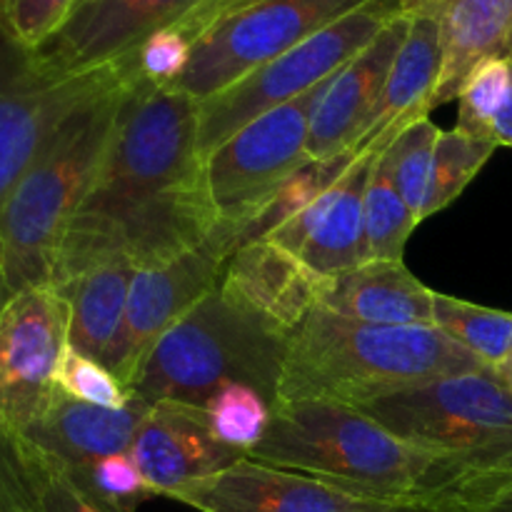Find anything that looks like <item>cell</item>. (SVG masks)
<instances>
[{
  "mask_svg": "<svg viewBox=\"0 0 512 512\" xmlns=\"http://www.w3.org/2000/svg\"><path fill=\"white\" fill-rule=\"evenodd\" d=\"M198 133V100L138 75L130 80L103 160L65 230L55 288L110 260L135 270L163 265L218 228Z\"/></svg>",
  "mask_w": 512,
  "mask_h": 512,
  "instance_id": "obj_1",
  "label": "cell"
},
{
  "mask_svg": "<svg viewBox=\"0 0 512 512\" xmlns=\"http://www.w3.org/2000/svg\"><path fill=\"white\" fill-rule=\"evenodd\" d=\"M248 458L293 470L360 500L430 512H478L493 485L438 453L418 448L353 405L278 403Z\"/></svg>",
  "mask_w": 512,
  "mask_h": 512,
  "instance_id": "obj_2",
  "label": "cell"
},
{
  "mask_svg": "<svg viewBox=\"0 0 512 512\" xmlns=\"http://www.w3.org/2000/svg\"><path fill=\"white\" fill-rule=\"evenodd\" d=\"M490 368L435 325H373L315 308L285 340L278 403L360 405L453 373Z\"/></svg>",
  "mask_w": 512,
  "mask_h": 512,
  "instance_id": "obj_3",
  "label": "cell"
},
{
  "mask_svg": "<svg viewBox=\"0 0 512 512\" xmlns=\"http://www.w3.org/2000/svg\"><path fill=\"white\" fill-rule=\"evenodd\" d=\"M135 68L75 105L48 135L10 193L0 215V263L8 300L38 285H53L65 230L83 203L108 148L120 100Z\"/></svg>",
  "mask_w": 512,
  "mask_h": 512,
  "instance_id": "obj_4",
  "label": "cell"
},
{
  "mask_svg": "<svg viewBox=\"0 0 512 512\" xmlns=\"http://www.w3.org/2000/svg\"><path fill=\"white\" fill-rule=\"evenodd\" d=\"M285 340L215 288L153 345L130 393L145 403L173 400L205 408L223 385L245 383L275 408Z\"/></svg>",
  "mask_w": 512,
  "mask_h": 512,
  "instance_id": "obj_5",
  "label": "cell"
},
{
  "mask_svg": "<svg viewBox=\"0 0 512 512\" xmlns=\"http://www.w3.org/2000/svg\"><path fill=\"white\" fill-rule=\"evenodd\" d=\"M358 410L398 438L465 465L495 495L512 483V388L495 368L410 385Z\"/></svg>",
  "mask_w": 512,
  "mask_h": 512,
  "instance_id": "obj_6",
  "label": "cell"
},
{
  "mask_svg": "<svg viewBox=\"0 0 512 512\" xmlns=\"http://www.w3.org/2000/svg\"><path fill=\"white\" fill-rule=\"evenodd\" d=\"M400 13V0H370L363 8L310 35L288 53L260 65L230 88L198 103V143L203 158H208L250 120L290 100L303 98L325 83L360 50L368 48L380 30Z\"/></svg>",
  "mask_w": 512,
  "mask_h": 512,
  "instance_id": "obj_7",
  "label": "cell"
},
{
  "mask_svg": "<svg viewBox=\"0 0 512 512\" xmlns=\"http://www.w3.org/2000/svg\"><path fill=\"white\" fill-rule=\"evenodd\" d=\"M370 0H248L210 23L173 88L203 103Z\"/></svg>",
  "mask_w": 512,
  "mask_h": 512,
  "instance_id": "obj_8",
  "label": "cell"
},
{
  "mask_svg": "<svg viewBox=\"0 0 512 512\" xmlns=\"http://www.w3.org/2000/svg\"><path fill=\"white\" fill-rule=\"evenodd\" d=\"M133 68V58H128L90 73H55L35 58L33 50H25L0 30V215L60 120ZM5 303L8 293L0 263V308Z\"/></svg>",
  "mask_w": 512,
  "mask_h": 512,
  "instance_id": "obj_9",
  "label": "cell"
},
{
  "mask_svg": "<svg viewBox=\"0 0 512 512\" xmlns=\"http://www.w3.org/2000/svg\"><path fill=\"white\" fill-rule=\"evenodd\" d=\"M315 90L260 118L230 135L205 158L210 198L220 223L238 233L245 220L263 205L295 170L308 163L310 108Z\"/></svg>",
  "mask_w": 512,
  "mask_h": 512,
  "instance_id": "obj_10",
  "label": "cell"
},
{
  "mask_svg": "<svg viewBox=\"0 0 512 512\" xmlns=\"http://www.w3.org/2000/svg\"><path fill=\"white\" fill-rule=\"evenodd\" d=\"M70 345V305L55 285L15 293L0 308V425L33 428L58 395L55 375Z\"/></svg>",
  "mask_w": 512,
  "mask_h": 512,
  "instance_id": "obj_11",
  "label": "cell"
},
{
  "mask_svg": "<svg viewBox=\"0 0 512 512\" xmlns=\"http://www.w3.org/2000/svg\"><path fill=\"white\" fill-rule=\"evenodd\" d=\"M235 250V233L218 220V228L198 248L163 265L135 270L123 333L108 360V368L128 390L153 345L218 288Z\"/></svg>",
  "mask_w": 512,
  "mask_h": 512,
  "instance_id": "obj_12",
  "label": "cell"
},
{
  "mask_svg": "<svg viewBox=\"0 0 512 512\" xmlns=\"http://www.w3.org/2000/svg\"><path fill=\"white\" fill-rule=\"evenodd\" d=\"M203 0H78L58 33L33 50L55 73L78 75L133 58L158 30L180 23Z\"/></svg>",
  "mask_w": 512,
  "mask_h": 512,
  "instance_id": "obj_13",
  "label": "cell"
},
{
  "mask_svg": "<svg viewBox=\"0 0 512 512\" xmlns=\"http://www.w3.org/2000/svg\"><path fill=\"white\" fill-rule=\"evenodd\" d=\"M168 500L198 512H368L378 508V503L355 498L323 480L253 458L185 485Z\"/></svg>",
  "mask_w": 512,
  "mask_h": 512,
  "instance_id": "obj_14",
  "label": "cell"
},
{
  "mask_svg": "<svg viewBox=\"0 0 512 512\" xmlns=\"http://www.w3.org/2000/svg\"><path fill=\"white\" fill-rule=\"evenodd\" d=\"M130 458L158 498L210 478L248 458L215 438L205 408L160 400L150 403L130 445Z\"/></svg>",
  "mask_w": 512,
  "mask_h": 512,
  "instance_id": "obj_15",
  "label": "cell"
},
{
  "mask_svg": "<svg viewBox=\"0 0 512 512\" xmlns=\"http://www.w3.org/2000/svg\"><path fill=\"white\" fill-rule=\"evenodd\" d=\"M375 155H360L303 213L280 225L268 240L303 260L320 278H335L368 263L365 185Z\"/></svg>",
  "mask_w": 512,
  "mask_h": 512,
  "instance_id": "obj_16",
  "label": "cell"
},
{
  "mask_svg": "<svg viewBox=\"0 0 512 512\" xmlns=\"http://www.w3.org/2000/svg\"><path fill=\"white\" fill-rule=\"evenodd\" d=\"M323 280L290 250L265 238L230 255L218 288L235 308L288 338L318 308Z\"/></svg>",
  "mask_w": 512,
  "mask_h": 512,
  "instance_id": "obj_17",
  "label": "cell"
},
{
  "mask_svg": "<svg viewBox=\"0 0 512 512\" xmlns=\"http://www.w3.org/2000/svg\"><path fill=\"white\" fill-rule=\"evenodd\" d=\"M408 25L410 18L400 13L380 30L368 48L315 88L308 135L310 160L333 158L353 150L365 120L378 103L390 65L408 35Z\"/></svg>",
  "mask_w": 512,
  "mask_h": 512,
  "instance_id": "obj_18",
  "label": "cell"
},
{
  "mask_svg": "<svg viewBox=\"0 0 512 512\" xmlns=\"http://www.w3.org/2000/svg\"><path fill=\"white\" fill-rule=\"evenodd\" d=\"M443 73V20L433 15L410 18L408 35L395 55L373 113L365 120L353 150L383 155L410 125L435 108V90Z\"/></svg>",
  "mask_w": 512,
  "mask_h": 512,
  "instance_id": "obj_19",
  "label": "cell"
},
{
  "mask_svg": "<svg viewBox=\"0 0 512 512\" xmlns=\"http://www.w3.org/2000/svg\"><path fill=\"white\" fill-rule=\"evenodd\" d=\"M150 403L135 398L125 408L80 403L58 390L43 418L23 433L30 445L65 470L83 468L110 455L130 453Z\"/></svg>",
  "mask_w": 512,
  "mask_h": 512,
  "instance_id": "obj_20",
  "label": "cell"
},
{
  "mask_svg": "<svg viewBox=\"0 0 512 512\" xmlns=\"http://www.w3.org/2000/svg\"><path fill=\"white\" fill-rule=\"evenodd\" d=\"M435 290L420 283L403 260H368L320 288V308L373 325H433Z\"/></svg>",
  "mask_w": 512,
  "mask_h": 512,
  "instance_id": "obj_21",
  "label": "cell"
},
{
  "mask_svg": "<svg viewBox=\"0 0 512 512\" xmlns=\"http://www.w3.org/2000/svg\"><path fill=\"white\" fill-rule=\"evenodd\" d=\"M443 73L435 108L458 100L465 78L488 58H512V0H450L443 13Z\"/></svg>",
  "mask_w": 512,
  "mask_h": 512,
  "instance_id": "obj_22",
  "label": "cell"
},
{
  "mask_svg": "<svg viewBox=\"0 0 512 512\" xmlns=\"http://www.w3.org/2000/svg\"><path fill=\"white\" fill-rule=\"evenodd\" d=\"M133 273V265L110 260L58 288L70 305V345L103 365H108L123 333Z\"/></svg>",
  "mask_w": 512,
  "mask_h": 512,
  "instance_id": "obj_23",
  "label": "cell"
},
{
  "mask_svg": "<svg viewBox=\"0 0 512 512\" xmlns=\"http://www.w3.org/2000/svg\"><path fill=\"white\" fill-rule=\"evenodd\" d=\"M360 155L355 150H345V153L333 155V158L323 160H308L300 165L263 205H258L253 215L245 220V225L238 233V248L253 240H265L293 220L295 215L303 213L313 200H318L330 185L338 183L343 178L345 170L358 160Z\"/></svg>",
  "mask_w": 512,
  "mask_h": 512,
  "instance_id": "obj_24",
  "label": "cell"
},
{
  "mask_svg": "<svg viewBox=\"0 0 512 512\" xmlns=\"http://www.w3.org/2000/svg\"><path fill=\"white\" fill-rule=\"evenodd\" d=\"M433 325L485 365L498 370L512 353V313L435 293Z\"/></svg>",
  "mask_w": 512,
  "mask_h": 512,
  "instance_id": "obj_25",
  "label": "cell"
},
{
  "mask_svg": "<svg viewBox=\"0 0 512 512\" xmlns=\"http://www.w3.org/2000/svg\"><path fill=\"white\" fill-rule=\"evenodd\" d=\"M418 218L408 208L383 155H375L365 185V238L368 260H403L405 245L418 228Z\"/></svg>",
  "mask_w": 512,
  "mask_h": 512,
  "instance_id": "obj_26",
  "label": "cell"
},
{
  "mask_svg": "<svg viewBox=\"0 0 512 512\" xmlns=\"http://www.w3.org/2000/svg\"><path fill=\"white\" fill-rule=\"evenodd\" d=\"M440 133L443 128H438L430 118L418 120L383 153L395 188L400 190L418 223L433 215V163Z\"/></svg>",
  "mask_w": 512,
  "mask_h": 512,
  "instance_id": "obj_27",
  "label": "cell"
},
{
  "mask_svg": "<svg viewBox=\"0 0 512 512\" xmlns=\"http://www.w3.org/2000/svg\"><path fill=\"white\" fill-rule=\"evenodd\" d=\"M205 415L220 443L248 455L268 433L273 403L253 385L228 383L208 400Z\"/></svg>",
  "mask_w": 512,
  "mask_h": 512,
  "instance_id": "obj_28",
  "label": "cell"
},
{
  "mask_svg": "<svg viewBox=\"0 0 512 512\" xmlns=\"http://www.w3.org/2000/svg\"><path fill=\"white\" fill-rule=\"evenodd\" d=\"M493 153V143L473 138L460 128L440 133L433 163V215L463 195V190L478 178Z\"/></svg>",
  "mask_w": 512,
  "mask_h": 512,
  "instance_id": "obj_29",
  "label": "cell"
},
{
  "mask_svg": "<svg viewBox=\"0 0 512 512\" xmlns=\"http://www.w3.org/2000/svg\"><path fill=\"white\" fill-rule=\"evenodd\" d=\"M65 473L85 493L93 495L98 503L115 512H138L145 500L158 498L135 465V460L130 458V453L110 455V458L95 460L83 468L65 470Z\"/></svg>",
  "mask_w": 512,
  "mask_h": 512,
  "instance_id": "obj_30",
  "label": "cell"
},
{
  "mask_svg": "<svg viewBox=\"0 0 512 512\" xmlns=\"http://www.w3.org/2000/svg\"><path fill=\"white\" fill-rule=\"evenodd\" d=\"M512 85V58H488L475 65L458 93V125L488 143V128Z\"/></svg>",
  "mask_w": 512,
  "mask_h": 512,
  "instance_id": "obj_31",
  "label": "cell"
},
{
  "mask_svg": "<svg viewBox=\"0 0 512 512\" xmlns=\"http://www.w3.org/2000/svg\"><path fill=\"white\" fill-rule=\"evenodd\" d=\"M55 385L68 398L80 403L100 405V408H125L133 400L128 385L120 383L118 375L100 360L88 358L73 345H68L60 358Z\"/></svg>",
  "mask_w": 512,
  "mask_h": 512,
  "instance_id": "obj_32",
  "label": "cell"
},
{
  "mask_svg": "<svg viewBox=\"0 0 512 512\" xmlns=\"http://www.w3.org/2000/svg\"><path fill=\"white\" fill-rule=\"evenodd\" d=\"M40 483V455L23 435L0 425V512H30Z\"/></svg>",
  "mask_w": 512,
  "mask_h": 512,
  "instance_id": "obj_33",
  "label": "cell"
},
{
  "mask_svg": "<svg viewBox=\"0 0 512 512\" xmlns=\"http://www.w3.org/2000/svg\"><path fill=\"white\" fill-rule=\"evenodd\" d=\"M78 0H0V30L25 50H38L68 20Z\"/></svg>",
  "mask_w": 512,
  "mask_h": 512,
  "instance_id": "obj_34",
  "label": "cell"
},
{
  "mask_svg": "<svg viewBox=\"0 0 512 512\" xmlns=\"http://www.w3.org/2000/svg\"><path fill=\"white\" fill-rule=\"evenodd\" d=\"M193 55V40L178 28H163L150 35L133 55L135 73L145 83L158 88H173L185 73Z\"/></svg>",
  "mask_w": 512,
  "mask_h": 512,
  "instance_id": "obj_35",
  "label": "cell"
},
{
  "mask_svg": "<svg viewBox=\"0 0 512 512\" xmlns=\"http://www.w3.org/2000/svg\"><path fill=\"white\" fill-rule=\"evenodd\" d=\"M35 448V445H33ZM38 450V448H35ZM40 453V450H38ZM30 512H115L85 493L60 465L40 453V483Z\"/></svg>",
  "mask_w": 512,
  "mask_h": 512,
  "instance_id": "obj_36",
  "label": "cell"
},
{
  "mask_svg": "<svg viewBox=\"0 0 512 512\" xmlns=\"http://www.w3.org/2000/svg\"><path fill=\"white\" fill-rule=\"evenodd\" d=\"M243 3H248V0H203L198 8L190 10V13L185 15L180 23H175L173 28L183 30V33L195 43V40H198V35L203 33L210 23H215L220 15L230 13V10L238 8V5H243Z\"/></svg>",
  "mask_w": 512,
  "mask_h": 512,
  "instance_id": "obj_37",
  "label": "cell"
},
{
  "mask_svg": "<svg viewBox=\"0 0 512 512\" xmlns=\"http://www.w3.org/2000/svg\"><path fill=\"white\" fill-rule=\"evenodd\" d=\"M488 143H493L495 148H512V85L490 123Z\"/></svg>",
  "mask_w": 512,
  "mask_h": 512,
  "instance_id": "obj_38",
  "label": "cell"
},
{
  "mask_svg": "<svg viewBox=\"0 0 512 512\" xmlns=\"http://www.w3.org/2000/svg\"><path fill=\"white\" fill-rule=\"evenodd\" d=\"M448 5L450 0H400V10H403L408 18H415V15H433V18H443Z\"/></svg>",
  "mask_w": 512,
  "mask_h": 512,
  "instance_id": "obj_39",
  "label": "cell"
},
{
  "mask_svg": "<svg viewBox=\"0 0 512 512\" xmlns=\"http://www.w3.org/2000/svg\"><path fill=\"white\" fill-rule=\"evenodd\" d=\"M478 512H512V483L493 495Z\"/></svg>",
  "mask_w": 512,
  "mask_h": 512,
  "instance_id": "obj_40",
  "label": "cell"
},
{
  "mask_svg": "<svg viewBox=\"0 0 512 512\" xmlns=\"http://www.w3.org/2000/svg\"><path fill=\"white\" fill-rule=\"evenodd\" d=\"M368 512H430V510H420V508H398V505H378V508L368 510Z\"/></svg>",
  "mask_w": 512,
  "mask_h": 512,
  "instance_id": "obj_41",
  "label": "cell"
},
{
  "mask_svg": "<svg viewBox=\"0 0 512 512\" xmlns=\"http://www.w3.org/2000/svg\"><path fill=\"white\" fill-rule=\"evenodd\" d=\"M498 373L503 375V380H505V383H508L510 388H512V353L508 355V360H505V363L500 365V368H498Z\"/></svg>",
  "mask_w": 512,
  "mask_h": 512,
  "instance_id": "obj_42",
  "label": "cell"
}]
</instances>
